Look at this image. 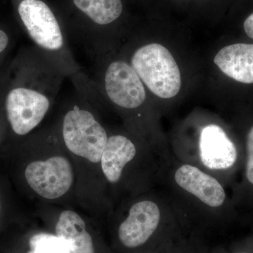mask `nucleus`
Here are the masks:
<instances>
[{"mask_svg":"<svg viewBox=\"0 0 253 253\" xmlns=\"http://www.w3.org/2000/svg\"><path fill=\"white\" fill-rule=\"evenodd\" d=\"M67 78L35 46L23 47L9 61L4 108L6 125L16 136L39 126Z\"/></svg>","mask_w":253,"mask_h":253,"instance_id":"1","label":"nucleus"},{"mask_svg":"<svg viewBox=\"0 0 253 253\" xmlns=\"http://www.w3.org/2000/svg\"><path fill=\"white\" fill-rule=\"evenodd\" d=\"M93 61V77L90 78L93 84L113 104L131 111L144 104L146 93L144 83L127 61L116 59L108 62L104 56Z\"/></svg>","mask_w":253,"mask_h":253,"instance_id":"2","label":"nucleus"},{"mask_svg":"<svg viewBox=\"0 0 253 253\" xmlns=\"http://www.w3.org/2000/svg\"><path fill=\"white\" fill-rule=\"evenodd\" d=\"M129 64L151 92L163 99L179 93L181 75L169 50L160 44H146L134 51Z\"/></svg>","mask_w":253,"mask_h":253,"instance_id":"3","label":"nucleus"},{"mask_svg":"<svg viewBox=\"0 0 253 253\" xmlns=\"http://www.w3.org/2000/svg\"><path fill=\"white\" fill-rule=\"evenodd\" d=\"M61 134L63 142L73 154L91 163L101 161L109 136L89 110L73 105L63 116Z\"/></svg>","mask_w":253,"mask_h":253,"instance_id":"4","label":"nucleus"},{"mask_svg":"<svg viewBox=\"0 0 253 253\" xmlns=\"http://www.w3.org/2000/svg\"><path fill=\"white\" fill-rule=\"evenodd\" d=\"M172 179L179 191L204 209L214 212L225 204L226 191L221 183L196 165H179L173 172Z\"/></svg>","mask_w":253,"mask_h":253,"instance_id":"5","label":"nucleus"},{"mask_svg":"<svg viewBox=\"0 0 253 253\" xmlns=\"http://www.w3.org/2000/svg\"><path fill=\"white\" fill-rule=\"evenodd\" d=\"M73 4L89 21V26L78 42L92 59L104 56L101 28L117 21L122 14L121 0H72Z\"/></svg>","mask_w":253,"mask_h":253,"instance_id":"6","label":"nucleus"},{"mask_svg":"<svg viewBox=\"0 0 253 253\" xmlns=\"http://www.w3.org/2000/svg\"><path fill=\"white\" fill-rule=\"evenodd\" d=\"M159 201L143 200L133 204L127 217L118 228L123 246L134 249L143 246L158 231L169 213Z\"/></svg>","mask_w":253,"mask_h":253,"instance_id":"7","label":"nucleus"},{"mask_svg":"<svg viewBox=\"0 0 253 253\" xmlns=\"http://www.w3.org/2000/svg\"><path fill=\"white\" fill-rule=\"evenodd\" d=\"M26 181L35 192L47 199H56L68 192L73 181L71 163L62 156L37 161L25 169Z\"/></svg>","mask_w":253,"mask_h":253,"instance_id":"8","label":"nucleus"},{"mask_svg":"<svg viewBox=\"0 0 253 253\" xmlns=\"http://www.w3.org/2000/svg\"><path fill=\"white\" fill-rule=\"evenodd\" d=\"M238 152L235 144L220 126L210 124L201 130L199 142V158L204 170L215 174L235 165Z\"/></svg>","mask_w":253,"mask_h":253,"instance_id":"9","label":"nucleus"},{"mask_svg":"<svg viewBox=\"0 0 253 253\" xmlns=\"http://www.w3.org/2000/svg\"><path fill=\"white\" fill-rule=\"evenodd\" d=\"M214 62L229 78L245 83H253V44H231L219 50Z\"/></svg>","mask_w":253,"mask_h":253,"instance_id":"10","label":"nucleus"},{"mask_svg":"<svg viewBox=\"0 0 253 253\" xmlns=\"http://www.w3.org/2000/svg\"><path fill=\"white\" fill-rule=\"evenodd\" d=\"M136 147L133 141L122 134L109 136L101 158V169L109 182L117 183L128 163L134 159Z\"/></svg>","mask_w":253,"mask_h":253,"instance_id":"11","label":"nucleus"},{"mask_svg":"<svg viewBox=\"0 0 253 253\" xmlns=\"http://www.w3.org/2000/svg\"><path fill=\"white\" fill-rule=\"evenodd\" d=\"M56 235L72 253H94V245L83 218L74 211H63L56 225Z\"/></svg>","mask_w":253,"mask_h":253,"instance_id":"12","label":"nucleus"},{"mask_svg":"<svg viewBox=\"0 0 253 253\" xmlns=\"http://www.w3.org/2000/svg\"><path fill=\"white\" fill-rule=\"evenodd\" d=\"M29 246L28 253H72L63 239L46 233L32 236Z\"/></svg>","mask_w":253,"mask_h":253,"instance_id":"13","label":"nucleus"},{"mask_svg":"<svg viewBox=\"0 0 253 253\" xmlns=\"http://www.w3.org/2000/svg\"><path fill=\"white\" fill-rule=\"evenodd\" d=\"M15 44V38L11 33L3 28H0V67L4 66L8 55L11 52Z\"/></svg>","mask_w":253,"mask_h":253,"instance_id":"14","label":"nucleus"},{"mask_svg":"<svg viewBox=\"0 0 253 253\" xmlns=\"http://www.w3.org/2000/svg\"><path fill=\"white\" fill-rule=\"evenodd\" d=\"M9 61L5 63L4 66L0 67V141L2 136V123L1 119L5 118L4 99L5 88H6V81H7L8 66Z\"/></svg>","mask_w":253,"mask_h":253,"instance_id":"15","label":"nucleus"},{"mask_svg":"<svg viewBox=\"0 0 253 253\" xmlns=\"http://www.w3.org/2000/svg\"><path fill=\"white\" fill-rule=\"evenodd\" d=\"M247 162H246V178L253 185V126L247 136Z\"/></svg>","mask_w":253,"mask_h":253,"instance_id":"16","label":"nucleus"},{"mask_svg":"<svg viewBox=\"0 0 253 253\" xmlns=\"http://www.w3.org/2000/svg\"><path fill=\"white\" fill-rule=\"evenodd\" d=\"M244 28L247 36L253 39V13L246 18L244 22Z\"/></svg>","mask_w":253,"mask_h":253,"instance_id":"17","label":"nucleus"},{"mask_svg":"<svg viewBox=\"0 0 253 253\" xmlns=\"http://www.w3.org/2000/svg\"><path fill=\"white\" fill-rule=\"evenodd\" d=\"M1 199H0V215H1Z\"/></svg>","mask_w":253,"mask_h":253,"instance_id":"18","label":"nucleus"},{"mask_svg":"<svg viewBox=\"0 0 253 253\" xmlns=\"http://www.w3.org/2000/svg\"></svg>","mask_w":253,"mask_h":253,"instance_id":"19","label":"nucleus"}]
</instances>
